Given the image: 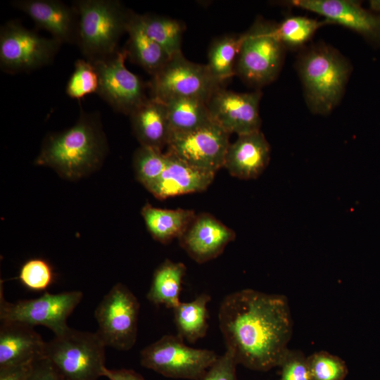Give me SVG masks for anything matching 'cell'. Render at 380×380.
Returning a JSON list of instances; mask_svg holds the SVG:
<instances>
[{
  "label": "cell",
  "mask_w": 380,
  "mask_h": 380,
  "mask_svg": "<svg viewBox=\"0 0 380 380\" xmlns=\"http://www.w3.org/2000/svg\"><path fill=\"white\" fill-rule=\"evenodd\" d=\"M218 322L227 349L238 363L258 372L279 367L293 335L288 298L244 289L226 296Z\"/></svg>",
  "instance_id": "1"
},
{
  "label": "cell",
  "mask_w": 380,
  "mask_h": 380,
  "mask_svg": "<svg viewBox=\"0 0 380 380\" xmlns=\"http://www.w3.org/2000/svg\"><path fill=\"white\" fill-rule=\"evenodd\" d=\"M108 150L100 115L81 109L74 125L44 137L34 163L52 168L63 179L76 181L98 170Z\"/></svg>",
  "instance_id": "2"
},
{
  "label": "cell",
  "mask_w": 380,
  "mask_h": 380,
  "mask_svg": "<svg viewBox=\"0 0 380 380\" xmlns=\"http://www.w3.org/2000/svg\"><path fill=\"white\" fill-rule=\"evenodd\" d=\"M75 43L85 59L94 62L114 54L126 32L131 11L117 0H77Z\"/></svg>",
  "instance_id": "3"
},
{
  "label": "cell",
  "mask_w": 380,
  "mask_h": 380,
  "mask_svg": "<svg viewBox=\"0 0 380 380\" xmlns=\"http://www.w3.org/2000/svg\"><path fill=\"white\" fill-rule=\"evenodd\" d=\"M307 103L317 114L331 112L341 101L350 72L342 55L331 47L315 46L298 60Z\"/></svg>",
  "instance_id": "4"
},
{
  "label": "cell",
  "mask_w": 380,
  "mask_h": 380,
  "mask_svg": "<svg viewBox=\"0 0 380 380\" xmlns=\"http://www.w3.org/2000/svg\"><path fill=\"white\" fill-rule=\"evenodd\" d=\"M106 347L96 332L69 327L46 343L44 357L63 380H97L106 367Z\"/></svg>",
  "instance_id": "5"
},
{
  "label": "cell",
  "mask_w": 380,
  "mask_h": 380,
  "mask_svg": "<svg viewBox=\"0 0 380 380\" xmlns=\"http://www.w3.org/2000/svg\"><path fill=\"white\" fill-rule=\"evenodd\" d=\"M284 51V46L277 34L276 25L258 20L242 34L235 72L251 85L267 84L279 74Z\"/></svg>",
  "instance_id": "6"
},
{
  "label": "cell",
  "mask_w": 380,
  "mask_h": 380,
  "mask_svg": "<svg viewBox=\"0 0 380 380\" xmlns=\"http://www.w3.org/2000/svg\"><path fill=\"white\" fill-rule=\"evenodd\" d=\"M218 356L187 346L177 334L165 335L141 350L140 363L165 377L200 380Z\"/></svg>",
  "instance_id": "7"
},
{
  "label": "cell",
  "mask_w": 380,
  "mask_h": 380,
  "mask_svg": "<svg viewBox=\"0 0 380 380\" xmlns=\"http://www.w3.org/2000/svg\"><path fill=\"white\" fill-rule=\"evenodd\" d=\"M140 303L125 284L118 282L104 296L94 311L96 331L106 346L127 351L135 344Z\"/></svg>",
  "instance_id": "8"
},
{
  "label": "cell",
  "mask_w": 380,
  "mask_h": 380,
  "mask_svg": "<svg viewBox=\"0 0 380 380\" xmlns=\"http://www.w3.org/2000/svg\"><path fill=\"white\" fill-rule=\"evenodd\" d=\"M61 44L30 30L16 20L0 29V67L8 74L29 72L50 64Z\"/></svg>",
  "instance_id": "9"
},
{
  "label": "cell",
  "mask_w": 380,
  "mask_h": 380,
  "mask_svg": "<svg viewBox=\"0 0 380 380\" xmlns=\"http://www.w3.org/2000/svg\"><path fill=\"white\" fill-rule=\"evenodd\" d=\"M222 84L211 75L206 64L191 62L181 53L152 76L149 87L151 98L162 102L175 98H192L207 103Z\"/></svg>",
  "instance_id": "10"
},
{
  "label": "cell",
  "mask_w": 380,
  "mask_h": 380,
  "mask_svg": "<svg viewBox=\"0 0 380 380\" xmlns=\"http://www.w3.org/2000/svg\"><path fill=\"white\" fill-rule=\"evenodd\" d=\"M82 298L80 291L59 293L45 292L36 298L11 303L5 300L1 287L0 319L1 322H19L32 327L43 326L51 330L54 335H58L69 328L67 319Z\"/></svg>",
  "instance_id": "11"
},
{
  "label": "cell",
  "mask_w": 380,
  "mask_h": 380,
  "mask_svg": "<svg viewBox=\"0 0 380 380\" xmlns=\"http://www.w3.org/2000/svg\"><path fill=\"white\" fill-rule=\"evenodd\" d=\"M127 58L122 49L106 58L91 63L99 76L96 94L115 111L129 115L148 98L140 77L126 68Z\"/></svg>",
  "instance_id": "12"
},
{
  "label": "cell",
  "mask_w": 380,
  "mask_h": 380,
  "mask_svg": "<svg viewBox=\"0 0 380 380\" xmlns=\"http://www.w3.org/2000/svg\"><path fill=\"white\" fill-rule=\"evenodd\" d=\"M229 134L211 122L185 133H171L166 153L203 170L216 173L223 167Z\"/></svg>",
  "instance_id": "13"
},
{
  "label": "cell",
  "mask_w": 380,
  "mask_h": 380,
  "mask_svg": "<svg viewBox=\"0 0 380 380\" xmlns=\"http://www.w3.org/2000/svg\"><path fill=\"white\" fill-rule=\"evenodd\" d=\"M259 90L239 93L217 89L207 101L212 121L228 134L238 136L260 131Z\"/></svg>",
  "instance_id": "14"
},
{
  "label": "cell",
  "mask_w": 380,
  "mask_h": 380,
  "mask_svg": "<svg viewBox=\"0 0 380 380\" xmlns=\"http://www.w3.org/2000/svg\"><path fill=\"white\" fill-rule=\"evenodd\" d=\"M236 237V233L208 213L196 215L185 232L178 239L180 246L199 264L221 255Z\"/></svg>",
  "instance_id": "15"
},
{
  "label": "cell",
  "mask_w": 380,
  "mask_h": 380,
  "mask_svg": "<svg viewBox=\"0 0 380 380\" xmlns=\"http://www.w3.org/2000/svg\"><path fill=\"white\" fill-rule=\"evenodd\" d=\"M294 6L316 13L329 23L351 29L373 42L380 43V16L349 0H293Z\"/></svg>",
  "instance_id": "16"
},
{
  "label": "cell",
  "mask_w": 380,
  "mask_h": 380,
  "mask_svg": "<svg viewBox=\"0 0 380 380\" xmlns=\"http://www.w3.org/2000/svg\"><path fill=\"white\" fill-rule=\"evenodd\" d=\"M11 4L61 44L75 43L77 15L73 6L59 0H14Z\"/></svg>",
  "instance_id": "17"
},
{
  "label": "cell",
  "mask_w": 380,
  "mask_h": 380,
  "mask_svg": "<svg viewBox=\"0 0 380 380\" xmlns=\"http://www.w3.org/2000/svg\"><path fill=\"white\" fill-rule=\"evenodd\" d=\"M270 160V146L262 132L239 135L230 143L223 167L234 177L253 179L265 170Z\"/></svg>",
  "instance_id": "18"
},
{
  "label": "cell",
  "mask_w": 380,
  "mask_h": 380,
  "mask_svg": "<svg viewBox=\"0 0 380 380\" xmlns=\"http://www.w3.org/2000/svg\"><path fill=\"white\" fill-rule=\"evenodd\" d=\"M165 167L155 184L148 190L154 197L164 200L170 197L206 190L215 173L197 168L166 153Z\"/></svg>",
  "instance_id": "19"
},
{
  "label": "cell",
  "mask_w": 380,
  "mask_h": 380,
  "mask_svg": "<svg viewBox=\"0 0 380 380\" xmlns=\"http://www.w3.org/2000/svg\"><path fill=\"white\" fill-rule=\"evenodd\" d=\"M0 326V367L34 362L44 357L46 341L34 327L1 321Z\"/></svg>",
  "instance_id": "20"
},
{
  "label": "cell",
  "mask_w": 380,
  "mask_h": 380,
  "mask_svg": "<svg viewBox=\"0 0 380 380\" xmlns=\"http://www.w3.org/2000/svg\"><path fill=\"white\" fill-rule=\"evenodd\" d=\"M129 116L133 134L140 146L162 151L167 145L170 130L163 102L148 98Z\"/></svg>",
  "instance_id": "21"
},
{
  "label": "cell",
  "mask_w": 380,
  "mask_h": 380,
  "mask_svg": "<svg viewBox=\"0 0 380 380\" xmlns=\"http://www.w3.org/2000/svg\"><path fill=\"white\" fill-rule=\"evenodd\" d=\"M126 32L129 35L124 49L127 57L152 76L170 59L166 52L147 34L140 14L131 11Z\"/></svg>",
  "instance_id": "22"
},
{
  "label": "cell",
  "mask_w": 380,
  "mask_h": 380,
  "mask_svg": "<svg viewBox=\"0 0 380 380\" xmlns=\"http://www.w3.org/2000/svg\"><path fill=\"white\" fill-rule=\"evenodd\" d=\"M141 214L153 239L164 244L179 239L196 215L193 210L163 209L148 203L142 207Z\"/></svg>",
  "instance_id": "23"
},
{
  "label": "cell",
  "mask_w": 380,
  "mask_h": 380,
  "mask_svg": "<svg viewBox=\"0 0 380 380\" xmlns=\"http://www.w3.org/2000/svg\"><path fill=\"white\" fill-rule=\"evenodd\" d=\"M186 272L184 263L165 259L153 272L147 299L156 305L175 308L181 303L179 295Z\"/></svg>",
  "instance_id": "24"
},
{
  "label": "cell",
  "mask_w": 380,
  "mask_h": 380,
  "mask_svg": "<svg viewBox=\"0 0 380 380\" xmlns=\"http://www.w3.org/2000/svg\"><path fill=\"white\" fill-rule=\"evenodd\" d=\"M210 300L209 294L201 293L191 301L181 302L173 309L178 336L194 343L207 334V305Z\"/></svg>",
  "instance_id": "25"
},
{
  "label": "cell",
  "mask_w": 380,
  "mask_h": 380,
  "mask_svg": "<svg viewBox=\"0 0 380 380\" xmlns=\"http://www.w3.org/2000/svg\"><path fill=\"white\" fill-rule=\"evenodd\" d=\"M171 133H185L211 122L205 101L192 98H175L163 102Z\"/></svg>",
  "instance_id": "26"
},
{
  "label": "cell",
  "mask_w": 380,
  "mask_h": 380,
  "mask_svg": "<svg viewBox=\"0 0 380 380\" xmlns=\"http://www.w3.org/2000/svg\"><path fill=\"white\" fill-rule=\"evenodd\" d=\"M242 42V34H225L215 38L208 51L206 64L211 75L222 84L236 72L237 60Z\"/></svg>",
  "instance_id": "27"
},
{
  "label": "cell",
  "mask_w": 380,
  "mask_h": 380,
  "mask_svg": "<svg viewBox=\"0 0 380 380\" xmlns=\"http://www.w3.org/2000/svg\"><path fill=\"white\" fill-rule=\"evenodd\" d=\"M147 34L155 41L171 58L181 53L183 24L169 17L156 14L140 15Z\"/></svg>",
  "instance_id": "28"
},
{
  "label": "cell",
  "mask_w": 380,
  "mask_h": 380,
  "mask_svg": "<svg viewBox=\"0 0 380 380\" xmlns=\"http://www.w3.org/2000/svg\"><path fill=\"white\" fill-rule=\"evenodd\" d=\"M166 163V153L140 146L132 158V167L137 180L148 191L162 175Z\"/></svg>",
  "instance_id": "29"
},
{
  "label": "cell",
  "mask_w": 380,
  "mask_h": 380,
  "mask_svg": "<svg viewBox=\"0 0 380 380\" xmlns=\"http://www.w3.org/2000/svg\"><path fill=\"white\" fill-rule=\"evenodd\" d=\"M325 23H329L306 17L291 16L276 25V32L284 47L296 48L307 42L315 31Z\"/></svg>",
  "instance_id": "30"
},
{
  "label": "cell",
  "mask_w": 380,
  "mask_h": 380,
  "mask_svg": "<svg viewBox=\"0 0 380 380\" xmlns=\"http://www.w3.org/2000/svg\"><path fill=\"white\" fill-rule=\"evenodd\" d=\"M311 380H344L348 374L346 362L325 350L307 357Z\"/></svg>",
  "instance_id": "31"
},
{
  "label": "cell",
  "mask_w": 380,
  "mask_h": 380,
  "mask_svg": "<svg viewBox=\"0 0 380 380\" xmlns=\"http://www.w3.org/2000/svg\"><path fill=\"white\" fill-rule=\"evenodd\" d=\"M98 89L99 76L94 64L86 59L77 60L66 84V94L72 99H80L97 93Z\"/></svg>",
  "instance_id": "32"
},
{
  "label": "cell",
  "mask_w": 380,
  "mask_h": 380,
  "mask_svg": "<svg viewBox=\"0 0 380 380\" xmlns=\"http://www.w3.org/2000/svg\"><path fill=\"white\" fill-rule=\"evenodd\" d=\"M18 279L30 290L44 291L53 283L54 272L46 260L42 258H32L20 267Z\"/></svg>",
  "instance_id": "33"
},
{
  "label": "cell",
  "mask_w": 380,
  "mask_h": 380,
  "mask_svg": "<svg viewBox=\"0 0 380 380\" xmlns=\"http://www.w3.org/2000/svg\"><path fill=\"white\" fill-rule=\"evenodd\" d=\"M279 367L278 380H311L307 356L300 350L289 348Z\"/></svg>",
  "instance_id": "34"
},
{
  "label": "cell",
  "mask_w": 380,
  "mask_h": 380,
  "mask_svg": "<svg viewBox=\"0 0 380 380\" xmlns=\"http://www.w3.org/2000/svg\"><path fill=\"white\" fill-rule=\"evenodd\" d=\"M238 363L230 350L219 355L200 380H238Z\"/></svg>",
  "instance_id": "35"
},
{
  "label": "cell",
  "mask_w": 380,
  "mask_h": 380,
  "mask_svg": "<svg viewBox=\"0 0 380 380\" xmlns=\"http://www.w3.org/2000/svg\"><path fill=\"white\" fill-rule=\"evenodd\" d=\"M27 380H63L51 362L45 357L34 362L32 372Z\"/></svg>",
  "instance_id": "36"
},
{
  "label": "cell",
  "mask_w": 380,
  "mask_h": 380,
  "mask_svg": "<svg viewBox=\"0 0 380 380\" xmlns=\"http://www.w3.org/2000/svg\"><path fill=\"white\" fill-rule=\"evenodd\" d=\"M34 362L0 367V380H27L32 372Z\"/></svg>",
  "instance_id": "37"
},
{
  "label": "cell",
  "mask_w": 380,
  "mask_h": 380,
  "mask_svg": "<svg viewBox=\"0 0 380 380\" xmlns=\"http://www.w3.org/2000/svg\"><path fill=\"white\" fill-rule=\"evenodd\" d=\"M103 376L109 380H145V379L136 371L130 369H108L103 368Z\"/></svg>",
  "instance_id": "38"
},
{
  "label": "cell",
  "mask_w": 380,
  "mask_h": 380,
  "mask_svg": "<svg viewBox=\"0 0 380 380\" xmlns=\"http://www.w3.org/2000/svg\"><path fill=\"white\" fill-rule=\"evenodd\" d=\"M369 4L372 13L380 16V0L371 1Z\"/></svg>",
  "instance_id": "39"
}]
</instances>
